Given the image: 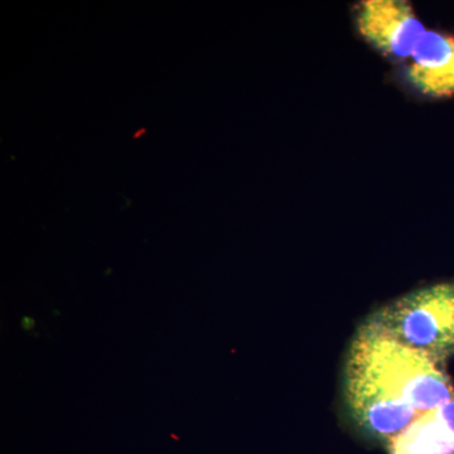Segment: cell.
I'll return each mask as SVG.
<instances>
[{
  "mask_svg": "<svg viewBox=\"0 0 454 454\" xmlns=\"http://www.w3.org/2000/svg\"><path fill=\"white\" fill-rule=\"evenodd\" d=\"M453 396L444 363L361 325L345 367L346 403L361 429L387 442Z\"/></svg>",
  "mask_w": 454,
  "mask_h": 454,
  "instance_id": "1",
  "label": "cell"
},
{
  "mask_svg": "<svg viewBox=\"0 0 454 454\" xmlns=\"http://www.w3.org/2000/svg\"><path fill=\"white\" fill-rule=\"evenodd\" d=\"M367 322L397 342L444 363L454 354V283L408 293Z\"/></svg>",
  "mask_w": 454,
  "mask_h": 454,
  "instance_id": "2",
  "label": "cell"
},
{
  "mask_svg": "<svg viewBox=\"0 0 454 454\" xmlns=\"http://www.w3.org/2000/svg\"><path fill=\"white\" fill-rule=\"evenodd\" d=\"M356 23L372 46L397 59L411 57L427 32L404 0H364L356 8Z\"/></svg>",
  "mask_w": 454,
  "mask_h": 454,
  "instance_id": "3",
  "label": "cell"
},
{
  "mask_svg": "<svg viewBox=\"0 0 454 454\" xmlns=\"http://www.w3.org/2000/svg\"><path fill=\"white\" fill-rule=\"evenodd\" d=\"M406 76L424 95L453 97L454 37L433 31L424 33L411 55Z\"/></svg>",
  "mask_w": 454,
  "mask_h": 454,
  "instance_id": "4",
  "label": "cell"
},
{
  "mask_svg": "<svg viewBox=\"0 0 454 454\" xmlns=\"http://www.w3.org/2000/svg\"><path fill=\"white\" fill-rule=\"evenodd\" d=\"M389 454H454V396L387 442Z\"/></svg>",
  "mask_w": 454,
  "mask_h": 454,
  "instance_id": "5",
  "label": "cell"
},
{
  "mask_svg": "<svg viewBox=\"0 0 454 454\" xmlns=\"http://www.w3.org/2000/svg\"><path fill=\"white\" fill-rule=\"evenodd\" d=\"M23 327H25V330H32L33 327H35V321H33L32 318H29V317H25L22 321Z\"/></svg>",
  "mask_w": 454,
  "mask_h": 454,
  "instance_id": "6",
  "label": "cell"
},
{
  "mask_svg": "<svg viewBox=\"0 0 454 454\" xmlns=\"http://www.w3.org/2000/svg\"><path fill=\"white\" fill-rule=\"evenodd\" d=\"M145 131L146 130L145 129V128H142V129L137 131V133L134 134V139H139L140 137L143 136V134H145Z\"/></svg>",
  "mask_w": 454,
  "mask_h": 454,
  "instance_id": "7",
  "label": "cell"
}]
</instances>
